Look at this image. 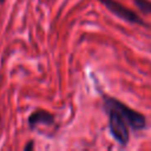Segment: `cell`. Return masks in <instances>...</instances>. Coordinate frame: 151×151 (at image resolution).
Wrapping results in <instances>:
<instances>
[{
	"instance_id": "obj_7",
	"label": "cell",
	"mask_w": 151,
	"mask_h": 151,
	"mask_svg": "<svg viewBox=\"0 0 151 151\" xmlns=\"http://www.w3.org/2000/svg\"><path fill=\"white\" fill-rule=\"evenodd\" d=\"M0 120H1V118H0Z\"/></svg>"
},
{
	"instance_id": "obj_2",
	"label": "cell",
	"mask_w": 151,
	"mask_h": 151,
	"mask_svg": "<svg viewBox=\"0 0 151 151\" xmlns=\"http://www.w3.org/2000/svg\"><path fill=\"white\" fill-rule=\"evenodd\" d=\"M99 2L103 4L116 17H118L119 19H122V20H124L126 22L136 24V25H140V26H147V24L136 12H133L130 8H127L123 4L118 2L117 0H99Z\"/></svg>"
},
{
	"instance_id": "obj_1",
	"label": "cell",
	"mask_w": 151,
	"mask_h": 151,
	"mask_svg": "<svg viewBox=\"0 0 151 151\" xmlns=\"http://www.w3.org/2000/svg\"><path fill=\"white\" fill-rule=\"evenodd\" d=\"M103 106L109 117V130L114 140L126 146L130 142V131H142L147 127L146 117L109 94H103Z\"/></svg>"
},
{
	"instance_id": "obj_3",
	"label": "cell",
	"mask_w": 151,
	"mask_h": 151,
	"mask_svg": "<svg viewBox=\"0 0 151 151\" xmlns=\"http://www.w3.org/2000/svg\"><path fill=\"white\" fill-rule=\"evenodd\" d=\"M55 122V118L54 116L48 112V111H45V110H41V109H38L35 111H33L28 119H27V125L29 127V130H34L38 125L40 124H44V125H53Z\"/></svg>"
},
{
	"instance_id": "obj_6",
	"label": "cell",
	"mask_w": 151,
	"mask_h": 151,
	"mask_svg": "<svg viewBox=\"0 0 151 151\" xmlns=\"http://www.w3.org/2000/svg\"><path fill=\"white\" fill-rule=\"evenodd\" d=\"M5 2V0H0V4H4Z\"/></svg>"
},
{
	"instance_id": "obj_4",
	"label": "cell",
	"mask_w": 151,
	"mask_h": 151,
	"mask_svg": "<svg viewBox=\"0 0 151 151\" xmlns=\"http://www.w3.org/2000/svg\"><path fill=\"white\" fill-rule=\"evenodd\" d=\"M134 6L144 14H151V0H133Z\"/></svg>"
},
{
	"instance_id": "obj_5",
	"label": "cell",
	"mask_w": 151,
	"mask_h": 151,
	"mask_svg": "<svg viewBox=\"0 0 151 151\" xmlns=\"http://www.w3.org/2000/svg\"><path fill=\"white\" fill-rule=\"evenodd\" d=\"M33 147H34V142H33V140H29V142H27V144L25 145L24 150H25V151H29V150H32Z\"/></svg>"
}]
</instances>
